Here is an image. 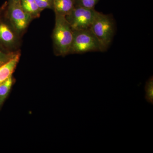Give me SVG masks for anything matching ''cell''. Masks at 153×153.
Returning a JSON list of instances; mask_svg holds the SVG:
<instances>
[{
    "label": "cell",
    "mask_w": 153,
    "mask_h": 153,
    "mask_svg": "<svg viewBox=\"0 0 153 153\" xmlns=\"http://www.w3.org/2000/svg\"><path fill=\"white\" fill-rule=\"evenodd\" d=\"M75 5L88 9H94L99 0H74Z\"/></svg>",
    "instance_id": "4fadbf2b"
},
{
    "label": "cell",
    "mask_w": 153,
    "mask_h": 153,
    "mask_svg": "<svg viewBox=\"0 0 153 153\" xmlns=\"http://www.w3.org/2000/svg\"><path fill=\"white\" fill-rule=\"evenodd\" d=\"M55 14V26L52 33L54 52L57 56H65L69 54L73 31L65 16Z\"/></svg>",
    "instance_id": "6da1fadb"
},
{
    "label": "cell",
    "mask_w": 153,
    "mask_h": 153,
    "mask_svg": "<svg viewBox=\"0 0 153 153\" xmlns=\"http://www.w3.org/2000/svg\"><path fill=\"white\" fill-rule=\"evenodd\" d=\"M90 29L106 51L116 33L115 22L112 15L98 12Z\"/></svg>",
    "instance_id": "7a4b0ae2"
},
{
    "label": "cell",
    "mask_w": 153,
    "mask_h": 153,
    "mask_svg": "<svg viewBox=\"0 0 153 153\" xmlns=\"http://www.w3.org/2000/svg\"><path fill=\"white\" fill-rule=\"evenodd\" d=\"M98 12L75 5L74 9L66 16V19L73 31L87 30L91 26Z\"/></svg>",
    "instance_id": "5b68a950"
},
{
    "label": "cell",
    "mask_w": 153,
    "mask_h": 153,
    "mask_svg": "<svg viewBox=\"0 0 153 153\" xmlns=\"http://www.w3.org/2000/svg\"><path fill=\"white\" fill-rule=\"evenodd\" d=\"M55 14L66 16L75 6L74 0H53Z\"/></svg>",
    "instance_id": "ba28073f"
},
{
    "label": "cell",
    "mask_w": 153,
    "mask_h": 153,
    "mask_svg": "<svg viewBox=\"0 0 153 153\" xmlns=\"http://www.w3.org/2000/svg\"><path fill=\"white\" fill-rule=\"evenodd\" d=\"M145 99L149 103H153V77L151 76L146 82L145 86Z\"/></svg>",
    "instance_id": "8fae6325"
},
{
    "label": "cell",
    "mask_w": 153,
    "mask_h": 153,
    "mask_svg": "<svg viewBox=\"0 0 153 153\" xmlns=\"http://www.w3.org/2000/svg\"><path fill=\"white\" fill-rule=\"evenodd\" d=\"M22 8L33 19L39 18L42 10L37 5L35 0H21Z\"/></svg>",
    "instance_id": "9c48e42d"
},
{
    "label": "cell",
    "mask_w": 153,
    "mask_h": 153,
    "mask_svg": "<svg viewBox=\"0 0 153 153\" xmlns=\"http://www.w3.org/2000/svg\"><path fill=\"white\" fill-rule=\"evenodd\" d=\"M5 11L7 22L20 36L27 30L33 19L22 8L20 1L9 0Z\"/></svg>",
    "instance_id": "277c9868"
},
{
    "label": "cell",
    "mask_w": 153,
    "mask_h": 153,
    "mask_svg": "<svg viewBox=\"0 0 153 153\" xmlns=\"http://www.w3.org/2000/svg\"><path fill=\"white\" fill-rule=\"evenodd\" d=\"M19 36L7 21L0 19V49L8 51L15 49L19 45Z\"/></svg>",
    "instance_id": "8992f818"
},
{
    "label": "cell",
    "mask_w": 153,
    "mask_h": 153,
    "mask_svg": "<svg viewBox=\"0 0 153 153\" xmlns=\"http://www.w3.org/2000/svg\"><path fill=\"white\" fill-rule=\"evenodd\" d=\"M106 51L90 29L73 31V38L69 54Z\"/></svg>",
    "instance_id": "3957f363"
},
{
    "label": "cell",
    "mask_w": 153,
    "mask_h": 153,
    "mask_svg": "<svg viewBox=\"0 0 153 153\" xmlns=\"http://www.w3.org/2000/svg\"><path fill=\"white\" fill-rule=\"evenodd\" d=\"M17 52H5L0 49V67L7 63L15 56Z\"/></svg>",
    "instance_id": "7c38bea8"
},
{
    "label": "cell",
    "mask_w": 153,
    "mask_h": 153,
    "mask_svg": "<svg viewBox=\"0 0 153 153\" xmlns=\"http://www.w3.org/2000/svg\"><path fill=\"white\" fill-rule=\"evenodd\" d=\"M13 1H14L16 2H19L20 1H21V0H13Z\"/></svg>",
    "instance_id": "2e32d148"
},
{
    "label": "cell",
    "mask_w": 153,
    "mask_h": 153,
    "mask_svg": "<svg viewBox=\"0 0 153 153\" xmlns=\"http://www.w3.org/2000/svg\"><path fill=\"white\" fill-rule=\"evenodd\" d=\"M13 82V76L0 85V108L2 106L7 97Z\"/></svg>",
    "instance_id": "30bf717a"
},
{
    "label": "cell",
    "mask_w": 153,
    "mask_h": 153,
    "mask_svg": "<svg viewBox=\"0 0 153 153\" xmlns=\"http://www.w3.org/2000/svg\"><path fill=\"white\" fill-rule=\"evenodd\" d=\"M21 54L17 52L7 63L0 67V85L12 76L20 59Z\"/></svg>",
    "instance_id": "52a82bcc"
},
{
    "label": "cell",
    "mask_w": 153,
    "mask_h": 153,
    "mask_svg": "<svg viewBox=\"0 0 153 153\" xmlns=\"http://www.w3.org/2000/svg\"><path fill=\"white\" fill-rule=\"evenodd\" d=\"M7 4V2L6 1L0 7V19L2 15L4 12L5 10Z\"/></svg>",
    "instance_id": "9a60e30c"
},
{
    "label": "cell",
    "mask_w": 153,
    "mask_h": 153,
    "mask_svg": "<svg viewBox=\"0 0 153 153\" xmlns=\"http://www.w3.org/2000/svg\"><path fill=\"white\" fill-rule=\"evenodd\" d=\"M37 5L41 10L46 9H54L53 0H35Z\"/></svg>",
    "instance_id": "5bb4252c"
}]
</instances>
